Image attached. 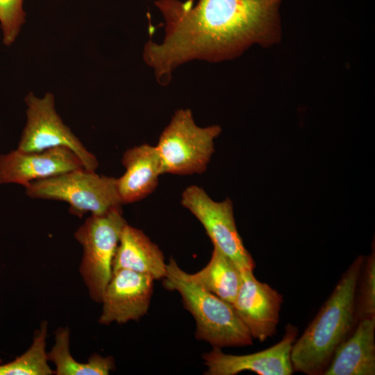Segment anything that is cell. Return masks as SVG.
Returning <instances> with one entry per match:
<instances>
[{
  "mask_svg": "<svg viewBox=\"0 0 375 375\" xmlns=\"http://www.w3.org/2000/svg\"><path fill=\"white\" fill-rule=\"evenodd\" d=\"M190 276L202 288L231 304L233 303L242 283L241 270L215 247L208 263Z\"/></svg>",
  "mask_w": 375,
  "mask_h": 375,
  "instance_id": "obj_16",
  "label": "cell"
},
{
  "mask_svg": "<svg viewBox=\"0 0 375 375\" xmlns=\"http://www.w3.org/2000/svg\"><path fill=\"white\" fill-rule=\"evenodd\" d=\"M122 162L125 172L117 178V188L122 205L140 201L155 191L163 174L156 146L142 144L129 148Z\"/></svg>",
  "mask_w": 375,
  "mask_h": 375,
  "instance_id": "obj_13",
  "label": "cell"
},
{
  "mask_svg": "<svg viewBox=\"0 0 375 375\" xmlns=\"http://www.w3.org/2000/svg\"><path fill=\"white\" fill-rule=\"evenodd\" d=\"M70 333L67 327H59L55 333V344L47 353L49 361L55 366L57 375H107L115 369V360L111 356L92 354L87 362H77L69 351Z\"/></svg>",
  "mask_w": 375,
  "mask_h": 375,
  "instance_id": "obj_17",
  "label": "cell"
},
{
  "mask_svg": "<svg viewBox=\"0 0 375 375\" xmlns=\"http://www.w3.org/2000/svg\"><path fill=\"white\" fill-rule=\"evenodd\" d=\"M167 263L162 252L141 230L126 224L123 228L112 262V272L128 269L163 278Z\"/></svg>",
  "mask_w": 375,
  "mask_h": 375,
  "instance_id": "obj_15",
  "label": "cell"
},
{
  "mask_svg": "<svg viewBox=\"0 0 375 375\" xmlns=\"http://www.w3.org/2000/svg\"><path fill=\"white\" fill-rule=\"evenodd\" d=\"M222 133L218 125H197L192 111L178 109L162 131L156 146L163 174H201L215 152V140Z\"/></svg>",
  "mask_w": 375,
  "mask_h": 375,
  "instance_id": "obj_5",
  "label": "cell"
},
{
  "mask_svg": "<svg viewBox=\"0 0 375 375\" xmlns=\"http://www.w3.org/2000/svg\"><path fill=\"white\" fill-rule=\"evenodd\" d=\"M48 323L43 322L35 333L29 349L13 361L0 365V375H51L48 364L46 338Z\"/></svg>",
  "mask_w": 375,
  "mask_h": 375,
  "instance_id": "obj_18",
  "label": "cell"
},
{
  "mask_svg": "<svg viewBox=\"0 0 375 375\" xmlns=\"http://www.w3.org/2000/svg\"><path fill=\"white\" fill-rule=\"evenodd\" d=\"M253 272L241 271V285L232 305L252 338L262 342L276 333L283 297Z\"/></svg>",
  "mask_w": 375,
  "mask_h": 375,
  "instance_id": "obj_11",
  "label": "cell"
},
{
  "mask_svg": "<svg viewBox=\"0 0 375 375\" xmlns=\"http://www.w3.org/2000/svg\"><path fill=\"white\" fill-rule=\"evenodd\" d=\"M1 362V359H0V362Z\"/></svg>",
  "mask_w": 375,
  "mask_h": 375,
  "instance_id": "obj_21",
  "label": "cell"
},
{
  "mask_svg": "<svg viewBox=\"0 0 375 375\" xmlns=\"http://www.w3.org/2000/svg\"><path fill=\"white\" fill-rule=\"evenodd\" d=\"M364 256H358L343 273L331 294L291 352L294 372L323 375L335 351L358 322L356 295Z\"/></svg>",
  "mask_w": 375,
  "mask_h": 375,
  "instance_id": "obj_2",
  "label": "cell"
},
{
  "mask_svg": "<svg viewBox=\"0 0 375 375\" xmlns=\"http://www.w3.org/2000/svg\"><path fill=\"white\" fill-rule=\"evenodd\" d=\"M162 279L166 289L180 294L185 308L194 318L197 340L219 349L253 344V338L233 305L194 282L174 259L167 263Z\"/></svg>",
  "mask_w": 375,
  "mask_h": 375,
  "instance_id": "obj_3",
  "label": "cell"
},
{
  "mask_svg": "<svg viewBox=\"0 0 375 375\" xmlns=\"http://www.w3.org/2000/svg\"><path fill=\"white\" fill-rule=\"evenodd\" d=\"M127 224L122 208L92 215L74 233L83 249L80 274L92 300L101 303L112 274V262L122 231Z\"/></svg>",
  "mask_w": 375,
  "mask_h": 375,
  "instance_id": "obj_6",
  "label": "cell"
},
{
  "mask_svg": "<svg viewBox=\"0 0 375 375\" xmlns=\"http://www.w3.org/2000/svg\"><path fill=\"white\" fill-rule=\"evenodd\" d=\"M153 281L149 275L131 270L113 272L102 295L99 322L124 324L139 320L149 310Z\"/></svg>",
  "mask_w": 375,
  "mask_h": 375,
  "instance_id": "obj_10",
  "label": "cell"
},
{
  "mask_svg": "<svg viewBox=\"0 0 375 375\" xmlns=\"http://www.w3.org/2000/svg\"><path fill=\"white\" fill-rule=\"evenodd\" d=\"M24 188L30 198L67 202L70 213L80 217L87 212L102 215L122 206L117 178L85 168L35 181Z\"/></svg>",
  "mask_w": 375,
  "mask_h": 375,
  "instance_id": "obj_4",
  "label": "cell"
},
{
  "mask_svg": "<svg viewBox=\"0 0 375 375\" xmlns=\"http://www.w3.org/2000/svg\"><path fill=\"white\" fill-rule=\"evenodd\" d=\"M24 101L27 106L26 122L18 143V150L35 152L64 147L77 155L85 169L92 171L97 169V158L83 146L57 113L52 93L47 92L43 97H38L29 92Z\"/></svg>",
  "mask_w": 375,
  "mask_h": 375,
  "instance_id": "obj_7",
  "label": "cell"
},
{
  "mask_svg": "<svg viewBox=\"0 0 375 375\" xmlns=\"http://www.w3.org/2000/svg\"><path fill=\"white\" fill-rule=\"evenodd\" d=\"M335 351L323 375L375 374V318L358 321Z\"/></svg>",
  "mask_w": 375,
  "mask_h": 375,
  "instance_id": "obj_14",
  "label": "cell"
},
{
  "mask_svg": "<svg viewBox=\"0 0 375 375\" xmlns=\"http://www.w3.org/2000/svg\"><path fill=\"white\" fill-rule=\"evenodd\" d=\"M297 335V327L288 324L278 342L253 353L231 355L222 352L219 348H213L203 355L208 368L205 374L235 375L249 371L259 375H291L294 372L291 352Z\"/></svg>",
  "mask_w": 375,
  "mask_h": 375,
  "instance_id": "obj_9",
  "label": "cell"
},
{
  "mask_svg": "<svg viewBox=\"0 0 375 375\" xmlns=\"http://www.w3.org/2000/svg\"><path fill=\"white\" fill-rule=\"evenodd\" d=\"M84 168L71 149L58 147L41 151L12 150L0 156V184L17 183L26 187L30 183Z\"/></svg>",
  "mask_w": 375,
  "mask_h": 375,
  "instance_id": "obj_12",
  "label": "cell"
},
{
  "mask_svg": "<svg viewBox=\"0 0 375 375\" xmlns=\"http://www.w3.org/2000/svg\"><path fill=\"white\" fill-rule=\"evenodd\" d=\"M24 0H0V26L3 42L6 46L15 42L26 21L23 9Z\"/></svg>",
  "mask_w": 375,
  "mask_h": 375,
  "instance_id": "obj_20",
  "label": "cell"
},
{
  "mask_svg": "<svg viewBox=\"0 0 375 375\" xmlns=\"http://www.w3.org/2000/svg\"><path fill=\"white\" fill-rule=\"evenodd\" d=\"M282 0H157L165 19L160 43L149 40L144 62L167 85L172 72L194 60L220 62L238 57L253 44L264 47L281 38Z\"/></svg>",
  "mask_w": 375,
  "mask_h": 375,
  "instance_id": "obj_1",
  "label": "cell"
},
{
  "mask_svg": "<svg viewBox=\"0 0 375 375\" xmlns=\"http://www.w3.org/2000/svg\"><path fill=\"white\" fill-rule=\"evenodd\" d=\"M356 306L358 320L375 318V251L364 260L358 278Z\"/></svg>",
  "mask_w": 375,
  "mask_h": 375,
  "instance_id": "obj_19",
  "label": "cell"
},
{
  "mask_svg": "<svg viewBox=\"0 0 375 375\" xmlns=\"http://www.w3.org/2000/svg\"><path fill=\"white\" fill-rule=\"evenodd\" d=\"M181 203L200 222L214 247L241 271L254 270L255 262L238 233L229 198L215 201L202 188L192 185L183 191Z\"/></svg>",
  "mask_w": 375,
  "mask_h": 375,
  "instance_id": "obj_8",
  "label": "cell"
}]
</instances>
